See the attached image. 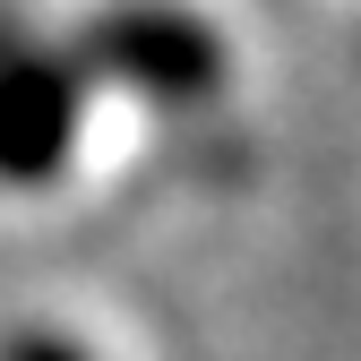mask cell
Here are the masks:
<instances>
[{"label": "cell", "mask_w": 361, "mask_h": 361, "mask_svg": "<svg viewBox=\"0 0 361 361\" xmlns=\"http://www.w3.org/2000/svg\"><path fill=\"white\" fill-rule=\"evenodd\" d=\"M0 361H95L86 344H69V336H52V327H26V336H9L0 344Z\"/></svg>", "instance_id": "cell-3"}, {"label": "cell", "mask_w": 361, "mask_h": 361, "mask_svg": "<svg viewBox=\"0 0 361 361\" xmlns=\"http://www.w3.org/2000/svg\"><path fill=\"white\" fill-rule=\"evenodd\" d=\"M69 61L86 86H121V95H147L164 112H190L224 86V35L180 0H112L86 18Z\"/></svg>", "instance_id": "cell-1"}, {"label": "cell", "mask_w": 361, "mask_h": 361, "mask_svg": "<svg viewBox=\"0 0 361 361\" xmlns=\"http://www.w3.org/2000/svg\"><path fill=\"white\" fill-rule=\"evenodd\" d=\"M86 121V78L69 52H9L0 61V180L9 190H43L78 155Z\"/></svg>", "instance_id": "cell-2"}]
</instances>
